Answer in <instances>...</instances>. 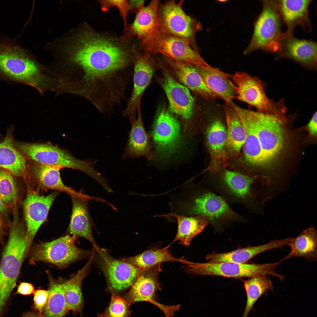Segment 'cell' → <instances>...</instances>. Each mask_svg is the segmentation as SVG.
I'll return each instance as SVG.
<instances>
[{
	"mask_svg": "<svg viewBox=\"0 0 317 317\" xmlns=\"http://www.w3.org/2000/svg\"><path fill=\"white\" fill-rule=\"evenodd\" d=\"M133 50V88L126 107L122 112L123 117L129 118L130 123L136 119L144 92L158 67L153 54L145 51L140 53L134 47Z\"/></svg>",
	"mask_w": 317,
	"mask_h": 317,
	"instance_id": "15",
	"label": "cell"
},
{
	"mask_svg": "<svg viewBox=\"0 0 317 317\" xmlns=\"http://www.w3.org/2000/svg\"><path fill=\"white\" fill-rule=\"evenodd\" d=\"M71 197L72 211L68 231L72 236L87 239L96 249L98 247L92 235V223L87 206L88 201L90 200L76 196Z\"/></svg>",
	"mask_w": 317,
	"mask_h": 317,
	"instance_id": "28",
	"label": "cell"
},
{
	"mask_svg": "<svg viewBox=\"0 0 317 317\" xmlns=\"http://www.w3.org/2000/svg\"><path fill=\"white\" fill-rule=\"evenodd\" d=\"M144 0H131L129 2L130 8L134 9L136 12L144 6Z\"/></svg>",
	"mask_w": 317,
	"mask_h": 317,
	"instance_id": "45",
	"label": "cell"
},
{
	"mask_svg": "<svg viewBox=\"0 0 317 317\" xmlns=\"http://www.w3.org/2000/svg\"><path fill=\"white\" fill-rule=\"evenodd\" d=\"M0 75L33 87L41 94L53 90L55 85L24 50L11 43H0Z\"/></svg>",
	"mask_w": 317,
	"mask_h": 317,
	"instance_id": "3",
	"label": "cell"
},
{
	"mask_svg": "<svg viewBox=\"0 0 317 317\" xmlns=\"http://www.w3.org/2000/svg\"><path fill=\"white\" fill-rule=\"evenodd\" d=\"M206 146L210 156L207 170L213 174L221 171L225 154L226 128L220 120L213 121L205 131Z\"/></svg>",
	"mask_w": 317,
	"mask_h": 317,
	"instance_id": "26",
	"label": "cell"
},
{
	"mask_svg": "<svg viewBox=\"0 0 317 317\" xmlns=\"http://www.w3.org/2000/svg\"><path fill=\"white\" fill-rule=\"evenodd\" d=\"M96 250L112 293L117 294L131 287L143 270L122 259H114L104 249L98 247Z\"/></svg>",
	"mask_w": 317,
	"mask_h": 317,
	"instance_id": "19",
	"label": "cell"
},
{
	"mask_svg": "<svg viewBox=\"0 0 317 317\" xmlns=\"http://www.w3.org/2000/svg\"><path fill=\"white\" fill-rule=\"evenodd\" d=\"M218 173L217 180L204 186L218 193L227 203H240L249 210L255 209L257 202L252 185L256 177L227 170Z\"/></svg>",
	"mask_w": 317,
	"mask_h": 317,
	"instance_id": "11",
	"label": "cell"
},
{
	"mask_svg": "<svg viewBox=\"0 0 317 317\" xmlns=\"http://www.w3.org/2000/svg\"><path fill=\"white\" fill-rule=\"evenodd\" d=\"M232 106L245 130L246 137L242 148L246 161L252 166H266L263 152L253 124L245 112L244 109L233 103Z\"/></svg>",
	"mask_w": 317,
	"mask_h": 317,
	"instance_id": "30",
	"label": "cell"
},
{
	"mask_svg": "<svg viewBox=\"0 0 317 317\" xmlns=\"http://www.w3.org/2000/svg\"><path fill=\"white\" fill-rule=\"evenodd\" d=\"M169 246L162 248H150L136 256L122 260L142 270L163 262H180V259L174 257L170 253Z\"/></svg>",
	"mask_w": 317,
	"mask_h": 317,
	"instance_id": "37",
	"label": "cell"
},
{
	"mask_svg": "<svg viewBox=\"0 0 317 317\" xmlns=\"http://www.w3.org/2000/svg\"><path fill=\"white\" fill-rule=\"evenodd\" d=\"M289 253L282 261L294 257H301L309 261H316L317 257L316 230L310 227L303 230L296 237L293 238L288 245Z\"/></svg>",
	"mask_w": 317,
	"mask_h": 317,
	"instance_id": "34",
	"label": "cell"
},
{
	"mask_svg": "<svg viewBox=\"0 0 317 317\" xmlns=\"http://www.w3.org/2000/svg\"><path fill=\"white\" fill-rule=\"evenodd\" d=\"M253 124L263 152L266 166L275 159L283 147L282 124L286 116L266 114L245 109Z\"/></svg>",
	"mask_w": 317,
	"mask_h": 317,
	"instance_id": "13",
	"label": "cell"
},
{
	"mask_svg": "<svg viewBox=\"0 0 317 317\" xmlns=\"http://www.w3.org/2000/svg\"><path fill=\"white\" fill-rule=\"evenodd\" d=\"M18 197L16 182L12 174L7 170L0 169V197L7 207L13 208Z\"/></svg>",
	"mask_w": 317,
	"mask_h": 317,
	"instance_id": "39",
	"label": "cell"
},
{
	"mask_svg": "<svg viewBox=\"0 0 317 317\" xmlns=\"http://www.w3.org/2000/svg\"><path fill=\"white\" fill-rule=\"evenodd\" d=\"M49 293L48 290L39 289L35 291L33 294V306L36 311L42 313L47 302Z\"/></svg>",
	"mask_w": 317,
	"mask_h": 317,
	"instance_id": "42",
	"label": "cell"
},
{
	"mask_svg": "<svg viewBox=\"0 0 317 317\" xmlns=\"http://www.w3.org/2000/svg\"><path fill=\"white\" fill-rule=\"evenodd\" d=\"M77 237L67 235L50 242H41L31 245L28 252L29 263L33 264L42 262L53 264L60 268L92 254V252L77 247Z\"/></svg>",
	"mask_w": 317,
	"mask_h": 317,
	"instance_id": "8",
	"label": "cell"
},
{
	"mask_svg": "<svg viewBox=\"0 0 317 317\" xmlns=\"http://www.w3.org/2000/svg\"><path fill=\"white\" fill-rule=\"evenodd\" d=\"M161 74L158 82L165 93L169 103V110L181 120L183 132L190 137L198 130L195 120V100L188 89L176 80L167 68L158 63Z\"/></svg>",
	"mask_w": 317,
	"mask_h": 317,
	"instance_id": "7",
	"label": "cell"
},
{
	"mask_svg": "<svg viewBox=\"0 0 317 317\" xmlns=\"http://www.w3.org/2000/svg\"><path fill=\"white\" fill-rule=\"evenodd\" d=\"M163 57L171 73L188 89L205 99L213 98L217 96L207 87L195 66Z\"/></svg>",
	"mask_w": 317,
	"mask_h": 317,
	"instance_id": "27",
	"label": "cell"
},
{
	"mask_svg": "<svg viewBox=\"0 0 317 317\" xmlns=\"http://www.w3.org/2000/svg\"><path fill=\"white\" fill-rule=\"evenodd\" d=\"M225 112L227 124V139L222 167L229 166L239 156L246 137L245 128L237 114L230 104H226Z\"/></svg>",
	"mask_w": 317,
	"mask_h": 317,
	"instance_id": "25",
	"label": "cell"
},
{
	"mask_svg": "<svg viewBox=\"0 0 317 317\" xmlns=\"http://www.w3.org/2000/svg\"><path fill=\"white\" fill-rule=\"evenodd\" d=\"M28 168L27 175L29 185L39 192L48 189L63 192L70 196L89 198L90 196L77 192L65 186L63 182L60 168L44 165L33 161Z\"/></svg>",
	"mask_w": 317,
	"mask_h": 317,
	"instance_id": "21",
	"label": "cell"
},
{
	"mask_svg": "<svg viewBox=\"0 0 317 317\" xmlns=\"http://www.w3.org/2000/svg\"><path fill=\"white\" fill-rule=\"evenodd\" d=\"M34 288L31 283L26 282H20L17 286V289L15 294L28 296L34 294Z\"/></svg>",
	"mask_w": 317,
	"mask_h": 317,
	"instance_id": "43",
	"label": "cell"
},
{
	"mask_svg": "<svg viewBox=\"0 0 317 317\" xmlns=\"http://www.w3.org/2000/svg\"><path fill=\"white\" fill-rule=\"evenodd\" d=\"M311 0H277V6L283 23L285 24L288 35H293L294 29L300 26L309 33L312 30L308 8Z\"/></svg>",
	"mask_w": 317,
	"mask_h": 317,
	"instance_id": "24",
	"label": "cell"
},
{
	"mask_svg": "<svg viewBox=\"0 0 317 317\" xmlns=\"http://www.w3.org/2000/svg\"><path fill=\"white\" fill-rule=\"evenodd\" d=\"M136 119L131 122V129L124 148L123 159L145 157L149 161L155 158L151 141V134L144 126L141 107L138 110Z\"/></svg>",
	"mask_w": 317,
	"mask_h": 317,
	"instance_id": "23",
	"label": "cell"
},
{
	"mask_svg": "<svg viewBox=\"0 0 317 317\" xmlns=\"http://www.w3.org/2000/svg\"><path fill=\"white\" fill-rule=\"evenodd\" d=\"M102 9L106 11L112 6H116L119 9L124 21V31L127 27V16L131 9L129 2L127 0H100L99 1Z\"/></svg>",
	"mask_w": 317,
	"mask_h": 317,
	"instance_id": "41",
	"label": "cell"
},
{
	"mask_svg": "<svg viewBox=\"0 0 317 317\" xmlns=\"http://www.w3.org/2000/svg\"><path fill=\"white\" fill-rule=\"evenodd\" d=\"M0 263V308H5L27 255L26 226L15 216Z\"/></svg>",
	"mask_w": 317,
	"mask_h": 317,
	"instance_id": "4",
	"label": "cell"
},
{
	"mask_svg": "<svg viewBox=\"0 0 317 317\" xmlns=\"http://www.w3.org/2000/svg\"><path fill=\"white\" fill-rule=\"evenodd\" d=\"M157 216L172 217L176 219L177 231L172 243L179 241L180 245L186 247H188L193 238L209 224L208 218L203 215L187 216L171 213Z\"/></svg>",
	"mask_w": 317,
	"mask_h": 317,
	"instance_id": "31",
	"label": "cell"
},
{
	"mask_svg": "<svg viewBox=\"0 0 317 317\" xmlns=\"http://www.w3.org/2000/svg\"><path fill=\"white\" fill-rule=\"evenodd\" d=\"M317 113L316 111L314 113L307 125L308 129L310 134L313 136L316 135L317 134Z\"/></svg>",
	"mask_w": 317,
	"mask_h": 317,
	"instance_id": "44",
	"label": "cell"
},
{
	"mask_svg": "<svg viewBox=\"0 0 317 317\" xmlns=\"http://www.w3.org/2000/svg\"><path fill=\"white\" fill-rule=\"evenodd\" d=\"M6 226L3 218L0 214V243H4V237L5 232Z\"/></svg>",
	"mask_w": 317,
	"mask_h": 317,
	"instance_id": "46",
	"label": "cell"
},
{
	"mask_svg": "<svg viewBox=\"0 0 317 317\" xmlns=\"http://www.w3.org/2000/svg\"><path fill=\"white\" fill-rule=\"evenodd\" d=\"M7 208L0 197V213H5Z\"/></svg>",
	"mask_w": 317,
	"mask_h": 317,
	"instance_id": "48",
	"label": "cell"
},
{
	"mask_svg": "<svg viewBox=\"0 0 317 317\" xmlns=\"http://www.w3.org/2000/svg\"><path fill=\"white\" fill-rule=\"evenodd\" d=\"M158 0L152 1L136 12L133 22L127 27L122 38L127 41L137 36L144 49L161 32L158 17Z\"/></svg>",
	"mask_w": 317,
	"mask_h": 317,
	"instance_id": "20",
	"label": "cell"
},
{
	"mask_svg": "<svg viewBox=\"0 0 317 317\" xmlns=\"http://www.w3.org/2000/svg\"><path fill=\"white\" fill-rule=\"evenodd\" d=\"M232 78L236 84L235 98L255 107L258 112L280 116L286 115L287 108L284 104V99L275 102L268 97L265 90V82L243 72H237Z\"/></svg>",
	"mask_w": 317,
	"mask_h": 317,
	"instance_id": "12",
	"label": "cell"
},
{
	"mask_svg": "<svg viewBox=\"0 0 317 317\" xmlns=\"http://www.w3.org/2000/svg\"><path fill=\"white\" fill-rule=\"evenodd\" d=\"M287 244V241L284 239L271 240L265 244L249 246L227 252L217 253L213 252L207 255L206 259L208 261V262L212 263L230 262L245 264L263 252L275 249H281Z\"/></svg>",
	"mask_w": 317,
	"mask_h": 317,
	"instance_id": "29",
	"label": "cell"
},
{
	"mask_svg": "<svg viewBox=\"0 0 317 317\" xmlns=\"http://www.w3.org/2000/svg\"><path fill=\"white\" fill-rule=\"evenodd\" d=\"M0 167L16 176L26 177L28 167L23 156L15 148L9 134L0 142Z\"/></svg>",
	"mask_w": 317,
	"mask_h": 317,
	"instance_id": "33",
	"label": "cell"
},
{
	"mask_svg": "<svg viewBox=\"0 0 317 317\" xmlns=\"http://www.w3.org/2000/svg\"><path fill=\"white\" fill-rule=\"evenodd\" d=\"M17 146L24 155L34 162L60 169L80 171L100 184L105 181V178L93 168L95 161L77 159L65 151L47 144L21 143Z\"/></svg>",
	"mask_w": 317,
	"mask_h": 317,
	"instance_id": "5",
	"label": "cell"
},
{
	"mask_svg": "<svg viewBox=\"0 0 317 317\" xmlns=\"http://www.w3.org/2000/svg\"><path fill=\"white\" fill-rule=\"evenodd\" d=\"M146 48L144 51L153 54H159L180 63L214 72L217 70L207 63L188 43L162 32Z\"/></svg>",
	"mask_w": 317,
	"mask_h": 317,
	"instance_id": "16",
	"label": "cell"
},
{
	"mask_svg": "<svg viewBox=\"0 0 317 317\" xmlns=\"http://www.w3.org/2000/svg\"><path fill=\"white\" fill-rule=\"evenodd\" d=\"M207 87L217 96L230 104L236 94L235 87L228 79L230 77L195 66Z\"/></svg>",
	"mask_w": 317,
	"mask_h": 317,
	"instance_id": "35",
	"label": "cell"
},
{
	"mask_svg": "<svg viewBox=\"0 0 317 317\" xmlns=\"http://www.w3.org/2000/svg\"><path fill=\"white\" fill-rule=\"evenodd\" d=\"M22 317H45L43 314L38 312H28L24 313Z\"/></svg>",
	"mask_w": 317,
	"mask_h": 317,
	"instance_id": "47",
	"label": "cell"
},
{
	"mask_svg": "<svg viewBox=\"0 0 317 317\" xmlns=\"http://www.w3.org/2000/svg\"><path fill=\"white\" fill-rule=\"evenodd\" d=\"M262 9L254 23L250 43L245 51L248 54L257 50L275 55L280 50L284 32L277 0L262 1Z\"/></svg>",
	"mask_w": 317,
	"mask_h": 317,
	"instance_id": "6",
	"label": "cell"
},
{
	"mask_svg": "<svg viewBox=\"0 0 317 317\" xmlns=\"http://www.w3.org/2000/svg\"><path fill=\"white\" fill-rule=\"evenodd\" d=\"M49 293L43 311L45 317H63L69 311L65 299L62 280H56L48 273Z\"/></svg>",
	"mask_w": 317,
	"mask_h": 317,
	"instance_id": "36",
	"label": "cell"
},
{
	"mask_svg": "<svg viewBox=\"0 0 317 317\" xmlns=\"http://www.w3.org/2000/svg\"><path fill=\"white\" fill-rule=\"evenodd\" d=\"M183 3V0L159 3L158 14L160 28L162 33L181 39L193 47L195 34L200 25L184 11Z\"/></svg>",
	"mask_w": 317,
	"mask_h": 317,
	"instance_id": "14",
	"label": "cell"
},
{
	"mask_svg": "<svg viewBox=\"0 0 317 317\" xmlns=\"http://www.w3.org/2000/svg\"><path fill=\"white\" fill-rule=\"evenodd\" d=\"M275 55L276 60L290 59L306 68L316 70L317 43L312 40L300 39L284 32L280 50Z\"/></svg>",
	"mask_w": 317,
	"mask_h": 317,
	"instance_id": "22",
	"label": "cell"
},
{
	"mask_svg": "<svg viewBox=\"0 0 317 317\" xmlns=\"http://www.w3.org/2000/svg\"><path fill=\"white\" fill-rule=\"evenodd\" d=\"M28 187L23 205L28 253L36 233L46 219L50 209L59 191L55 190L44 195L29 185Z\"/></svg>",
	"mask_w": 317,
	"mask_h": 317,
	"instance_id": "18",
	"label": "cell"
},
{
	"mask_svg": "<svg viewBox=\"0 0 317 317\" xmlns=\"http://www.w3.org/2000/svg\"><path fill=\"white\" fill-rule=\"evenodd\" d=\"M95 251H93L89 260L84 266L70 279L62 282L64 296L68 310L80 312L83 306V298L81 290L82 281L87 274L93 259Z\"/></svg>",
	"mask_w": 317,
	"mask_h": 317,
	"instance_id": "32",
	"label": "cell"
},
{
	"mask_svg": "<svg viewBox=\"0 0 317 317\" xmlns=\"http://www.w3.org/2000/svg\"><path fill=\"white\" fill-rule=\"evenodd\" d=\"M270 275L262 274L249 278L244 281L247 300L242 317H247L257 300L269 290L273 291V286Z\"/></svg>",
	"mask_w": 317,
	"mask_h": 317,
	"instance_id": "38",
	"label": "cell"
},
{
	"mask_svg": "<svg viewBox=\"0 0 317 317\" xmlns=\"http://www.w3.org/2000/svg\"><path fill=\"white\" fill-rule=\"evenodd\" d=\"M169 205L171 213L187 216L203 215L216 231L232 223L246 222V219L233 211L220 196L203 186L188 182L181 190L173 195Z\"/></svg>",
	"mask_w": 317,
	"mask_h": 317,
	"instance_id": "2",
	"label": "cell"
},
{
	"mask_svg": "<svg viewBox=\"0 0 317 317\" xmlns=\"http://www.w3.org/2000/svg\"><path fill=\"white\" fill-rule=\"evenodd\" d=\"M182 131L178 118L165 107L160 108L151 133L155 157L166 159L178 154L183 144Z\"/></svg>",
	"mask_w": 317,
	"mask_h": 317,
	"instance_id": "10",
	"label": "cell"
},
{
	"mask_svg": "<svg viewBox=\"0 0 317 317\" xmlns=\"http://www.w3.org/2000/svg\"><path fill=\"white\" fill-rule=\"evenodd\" d=\"M70 49L69 61L77 67L76 86L94 100L115 96L124 90L133 69L126 52L111 40L89 31L77 35Z\"/></svg>",
	"mask_w": 317,
	"mask_h": 317,
	"instance_id": "1",
	"label": "cell"
},
{
	"mask_svg": "<svg viewBox=\"0 0 317 317\" xmlns=\"http://www.w3.org/2000/svg\"><path fill=\"white\" fill-rule=\"evenodd\" d=\"M280 262L279 261L274 263L261 264H241L230 262L198 263L185 259L183 263L187 265L184 270L188 273L194 275L240 278L268 274L277 277L282 281L284 279V276L275 271Z\"/></svg>",
	"mask_w": 317,
	"mask_h": 317,
	"instance_id": "9",
	"label": "cell"
},
{
	"mask_svg": "<svg viewBox=\"0 0 317 317\" xmlns=\"http://www.w3.org/2000/svg\"><path fill=\"white\" fill-rule=\"evenodd\" d=\"M110 302L102 313L99 314L98 317H128L131 311L130 305L124 298L117 294L112 293Z\"/></svg>",
	"mask_w": 317,
	"mask_h": 317,
	"instance_id": "40",
	"label": "cell"
},
{
	"mask_svg": "<svg viewBox=\"0 0 317 317\" xmlns=\"http://www.w3.org/2000/svg\"><path fill=\"white\" fill-rule=\"evenodd\" d=\"M161 264L143 270L123 298L130 305L139 302H149L159 308L164 313L165 317H171L179 309L180 305H166L157 301L156 292L161 289L158 279L161 271Z\"/></svg>",
	"mask_w": 317,
	"mask_h": 317,
	"instance_id": "17",
	"label": "cell"
}]
</instances>
